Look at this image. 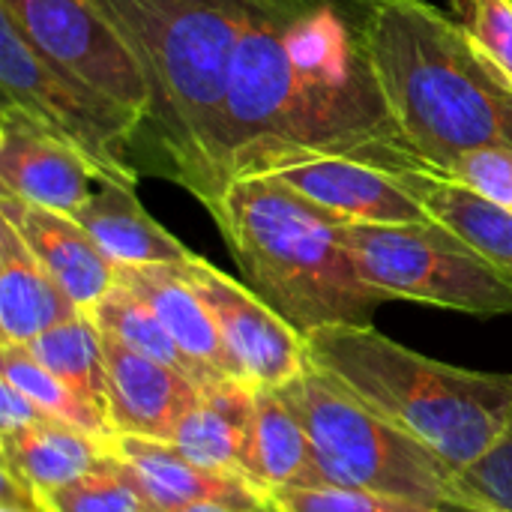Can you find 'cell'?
Masks as SVG:
<instances>
[{"mask_svg":"<svg viewBox=\"0 0 512 512\" xmlns=\"http://www.w3.org/2000/svg\"><path fill=\"white\" fill-rule=\"evenodd\" d=\"M384 0H246L231 60V180L321 156L420 162L384 102L369 24Z\"/></svg>","mask_w":512,"mask_h":512,"instance_id":"1","label":"cell"},{"mask_svg":"<svg viewBox=\"0 0 512 512\" xmlns=\"http://www.w3.org/2000/svg\"><path fill=\"white\" fill-rule=\"evenodd\" d=\"M96 6L132 45L150 81L141 135L153 171L210 210L231 183L228 84L246 0H96Z\"/></svg>","mask_w":512,"mask_h":512,"instance_id":"2","label":"cell"},{"mask_svg":"<svg viewBox=\"0 0 512 512\" xmlns=\"http://www.w3.org/2000/svg\"><path fill=\"white\" fill-rule=\"evenodd\" d=\"M246 285L303 336L318 327H369L390 303L345 246L342 219L270 174L234 177L207 210Z\"/></svg>","mask_w":512,"mask_h":512,"instance_id":"3","label":"cell"},{"mask_svg":"<svg viewBox=\"0 0 512 512\" xmlns=\"http://www.w3.org/2000/svg\"><path fill=\"white\" fill-rule=\"evenodd\" d=\"M369 51L390 117L423 165L447 171L471 150H512V93L483 69L453 15L429 0H384Z\"/></svg>","mask_w":512,"mask_h":512,"instance_id":"4","label":"cell"},{"mask_svg":"<svg viewBox=\"0 0 512 512\" xmlns=\"http://www.w3.org/2000/svg\"><path fill=\"white\" fill-rule=\"evenodd\" d=\"M306 363L435 453L453 474L483 459L512 420V375L423 357L381 330L339 324L303 336Z\"/></svg>","mask_w":512,"mask_h":512,"instance_id":"5","label":"cell"},{"mask_svg":"<svg viewBox=\"0 0 512 512\" xmlns=\"http://www.w3.org/2000/svg\"><path fill=\"white\" fill-rule=\"evenodd\" d=\"M276 390L306 426L327 486L366 489L435 510L444 507L456 474L333 378L306 363L297 378Z\"/></svg>","mask_w":512,"mask_h":512,"instance_id":"6","label":"cell"},{"mask_svg":"<svg viewBox=\"0 0 512 512\" xmlns=\"http://www.w3.org/2000/svg\"><path fill=\"white\" fill-rule=\"evenodd\" d=\"M360 276L387 300H411L477 318L512 315V276L441 222H345Z\"/></svg>","mask_w":512,"mask_h":512,"instance_id":"7","label":"cell"},{"mask_svg":"<svg viewBox=\"0 0 512 512\" xmlns=\"http://www.w3.org/2000/svg\"><path fill=\"white\" fill-rule=\"evenodd\" d=\"M0 87L3 102L33 114L54 135L72 144L87 159L96 180L123 186L138 183V168L126 153L141 135V117L48 63L3 12Z\"/></svg>","mask_w":512,"mask_h":512,"instance_id":"8","label":"cell"},{"mask_svg":"<svg viewBox=\"0 0 512 512\" xmlns=\"http://www.w3.org/2000/svg\"><path fill=\"white\" fill-rule=\"evenodd\" d=\"M0 12L60 72L141 117L150 114V81L96 0H0Z\"/></svg>","mask_w":512,"mask_h":512,"instance_id":"9","label":"cell"},{"mask_svg":"<svg viewBox=\"0 0 512 512\" xmlns=\"http://www.w3.org/2000/svg\"><path fill=\"white\" fill-rule=\"evenodd\" d=\"M186 282L207 303L240 381L252 387H282L306 369V339L249 285L192 255L177 264Z\"/></svg>","mask_w":512,"mask_h":512,"instance_id":"10","label":"cell"},{"mask_svg":"<svg viewBox=\"0 0 512 512\" xmlns=\"http://www.w3.org/2000/svg\"><path fill=\"white\" fill-rule=\"evenodd\" d=\"M96 174L87 159L33 114L0 108V192L75 216L93 195Z\"/></svg>","mask_w":512,"mask_h":512,"instance_id":"11","label":"cell"},{"mask_svg":"<svg viewBox=\"0 0 512 512\" xmlns=\"http://www.w3.org/2000/svg\"><path fill=\"white\" fill-rule=\"evenodd\" d=\"M279 183L330 210L342 222L411 225L432 222L423 201L399 180L396 171L357 156H321L273 171Z\"/></svg>","mask_w":512,"mask_h":512,"instance_id":"12","label":"cell"},{"mask_svg":"<svg viewBox=\"0 0 512 512\" xmlns=\"http://www.w3.org/2000/svg\"><path fill=\"white\" fill-rule=\"evenodd\" d=\"M0 216L15 225L45 273L81 312H93L117 285V267L69 213L0 192Z\"/></svg>","mask_w":512,"mask_h":512,"instance_id":"13","label":"cell"},{"mask_svg":"<svg viewBox=\"0 0 512 512\" xmlns=\"http://www.w3.org/2000/svg\"><path fill=\"white\" fill-rule=\"evenodd\" d=\"M105 372H108V420L114 435H138L153 441H171L177 420L201 396V387L120 345L102 333Z\"/></svg>","mask_w":512,"mask_h":512,"instance_id":"14","label":"cell"},{"mask_svg":"<svg viewBox=\"0 0 512 512\" xmlns=\"http://www.w3.org/2000/svg\"><path fill=\"white\" fill-rule=\"evenodd\" d=\"M117 285L132 291L162 321L177 348L198 369L204 387L219 381H240L207 303L186 282L177 264L117 267Z\"/></svg>","mask_w":512,"mask_h":512,"instance_id":"15","label":"cell"},{"mask_svg":"<svg viewBox=\"0 0 512 512\" xmlns=\"http://www.w3.org/2000/svg\"><path fill=\"white\" fill-rule=\"evenodd\" d=\"M111 450L159 512L180 510L189 504L264 507L273 501L267 492L252 486L246 477L201 468V465L189 462L186 456H180L165 441L117 435Z\"/></svg>","mask_w":512,"mask_h":512,"instance_id":"16","label":"cell"},{"mask_svg":"<svg viewBox=\"0 0 512 512\" xmlns=\"http://www.w3.org/2000/svg\"><path fill=\"white\" fill-rule=\"evenodd\" d=\"M243 477L267 495L327 486L306 426L300 423L297 411L282 399V393L273 387L255 390Z\"/></svg>","mask_w":512,"mask_h":512,"instance_id":"17","label":"cell"},{"mask_svg":"<svg viewBox=\"0 0 512 512\" xmlns=\"http://www.w3.org/2000/svg\"><path fill=\"white\" fill-rule=\"evenodd\" d=\"M72 219L81 222L114 267L183 264L195 255L144 210L135 186L99 180L90 201Z\"/></svg>","mask_w":512,"mask_h":512,"instance_id":"18","label":"cell"},{"mask_svg":"<svg viewBox=\"0 0 512 512\" xmlns=\"http://www.w3.org/2000/svg\"><path fill=\"white\" fill-rule=\"evenodd\" d=\"M255 390L258 387L243 381H219L201 387V396L177 420L168 444L201 468L243 477Z\"/></svg>","mask_w":512,"mask_h":512,"instance_id":"19","label":"cell"},{"mask_svg":"<svg viewBox=\"0 0 512 512\" xmlns=\"http://www.w3.org/2000/svg\"><path fill=\"white\" fill-rule=\"evenodd\" d=\"M78 312L15 225L0 216V345H27Z\"/></svg>","mask_w":512,"mask_h":512,"instance_id":"20","label":"cell"},{"mask_svg":"<svg viewBox=\"0 0 512 512\" xmlns=\"http://www.w3.org/2000/svg\"><path fill=\"white\" fill-rule=\"evenodd\" d=\"M393 171L423 201V207L432 213L435 222L453 228L459 237H465L474 249H480L489 261H495L501 270H507L512 276L510 210L492 204L489 198L477 195L465 183H459L423 162H408Z\"/></svg>","mask_w":512,"mask_h":512,"instance_id":"21","label":"cell"},{"mask_svg":"<svg viewBox=\"0 0 512 512\" xmlns=\"http://www.w3.org/2000/svg\"><path fill=\"white\" fill-rule=\"evenodd\" d=\"M111 444L114 441H99L48 417L33 429L0 438V459L9 462L39 495H48L99 471L111 456Z\"/></svg>","mask_w":512,"mask_h":512,"instance_id":"22","label":"cell"},{"mask_svg":"<svg viewBox=\"0 0 512 512\" xmlns=\"http://www.w3.org/2000/svg\"><path fill=\"white\" fill-rule=\"evenodd\" d=\"M54 378H60L84 405L108 420V372L102 333L87 312L45 330L24 345ZM111 423V420H108Z\"/></svg>","mask_w":512,"mask_h":512,"instance_id":"23","label":"cell"},{"mask_svg":"<svg viewBox=\"0 0 512 512\" xmlns=\"http://www.w3.org/2000/svg\"><path fill=\"white\" fill-rule=\"evenodd\" d=\"M87 315L93 318L99 333L117 339L129 351L144 354V357H150V360H156V363H162V366H168V369H174V372H180L186 378H192L198 387H204L201 378H198V369L186 360V354L177 348V342L162 327V321L123 285H114L111 294Z\"/></svg>","mask_w":512,"mask_h":512,"instance_id":"24","label":"cell"},{"mask_svg":"<svg viewBox=\"0 0 512 512\" xmlns=\"http://www.w3.org/2000/svg\"><path fill=\"white\" fill-rule=\"evenodd\" d=\"M0 381H9L24 396H30L48 417L93 435L99 441H114V429L90 405H84L60 378H54L24 345H0Z\"/></svg>","mask_w":512,"mask_h":512,"instance_id":"25","label":"cell"},{"mask_svg":"<svg viewBox=\"0 0 512 512\" xmlns=\"http://www.w3.org/2000/svg\"><path fill=\"white\" fill-rule=\"evenodd\" d=\"M42 507L45 512H159L120 465L114 450L99 471L42 495Z\"/></svg>","mask_w":512,"mask_h":512,"instance_id":"26","label":"cell"},{"mask_svg":"<svg viewBox=\"0 0 512 512\" xmlns=\"http://www.w3.org/2000/svg\"><path fill=\"white\" fill-rule=\"evenodd\" d=\"M450 12L483 69L512 93V0H450Z\"/></svg>","mask_w":512,"mask_h":512,"instance_id":"27","label":"cell"},{"mask_svg":"<svg viewBox=\"0 0 512 512\" xmlns=\"http://www.w3.org/2000/svg\"><path fill=\"white\" fill-rule=\"evenodd\" d=\"M447 501L512 512V420L483 459L453 477Z\"/></svg>","mask_w":512,"mask_h":512,"instance_id":"28","label":"cell"},{"mask_svg":"<svg viewBox=\"0 0 512 512\" xmlns=\"http://www.w3.org/2000/svg\"><path fill=\"white\" fill-rule=\"evenodd\" d=\"M282 512H441L414 501L348 489V486H312V489H288L270 495Z\"/></svg>","mask_w":512,"mask_h":512,"instance_id":"29","label":"cell"},{"mask_svg":"<svg viewBox=\"0 0 512 512\" xmlns=\"http://www.w3.org/2000/svg\"><path fill=\"white\" fill-rule=\"evenodd\" d=\"M441 174L465 183L477 195L489 198L492 204L512 213V150H504V147L471 150V153L459 156Z\"/></svg>","mask_w":512,"mask_h":512,"instance_id":"30","label":"cell"},{"mask_svg":"<svg viewBox=\"0 0 512 512\" xmlns=\"http://www.w3.org/2000/svg\"><path fill=\"white\" fill-rule=\"evenodd\" d=\"M45 420H48V414L30 396H24L9 381H0V438H12V435L33 429Z\"/></svg>","mask_w":512,"mask_h":512,"instance_id":"31","label":"cell"},{"mask_svg":"<svg viewBox=\"0 0 512 512\" xmlns=\"http://www.w3.org/2000/svg\"><path fill=\"white\" fill-rule=\"evenodd\" d=\"M171 512H282L276 501L264 504V507H237V504H189V507H180V510Z\"/></svg>","mask_w":512,"mask_h":512,"instance_id":"32","label":"cell"},{"mask_svg":"<svg viewBox=\"0 0 512 512\" xmlns=\"http://www.w3.org/2000/svg\"><path fill=\"white\" fill-rule=\"evenodd\" d=\"M441 512H510V510H492V507H477V504H462V501H444Z\"/></svg>","mask_w":512,"mask_h":512,"instance_id":"33","label":"cell"},{"mask_svg":"<svg viewBox=\"0 0 512 512\" xmlns=\"http://www.w3.org/2000/svg\"><path fill=\"white\" fill-rule=\"evenodd\" d=\"M0 512H45V510H33V507H18V504H0Z\"/></svg>","mask_w":512,"mask_h":512,"instance_id":"34","label":"cell"}]
</instances>
